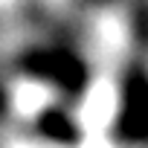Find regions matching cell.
Wrapping results in <instances>:
<instances>
[{
	"label": "cell",
	"mask_w": 148,
	"mask_h": 148,
	"mask_svg": "<svg viewBox=\"0 0 148 148\" xmlns=\"http://www.w3.org/2000/svg\"><path fill=\"white\" fill-rule=\"evenodd\" d=\"M23 70L32 76L55 84L64 93H82L87 84V67L82 58L73 52H58V49H35L23 55Z\"/></svg>",
	"instance_id": "6da1fadb"
},
{
	"label": "cell",
	"mask_w": 148,
	"mask_h": 148,
	"mask_svg": "<svg viewBox=\"0 0 148 148\" xmlns=\"http://www.w3.org/2000/svg\"><path fill=\"white\" fill-rule=\"evenodd\" d=\"M116 134L128 142L148 139V70L142 64H134L125 76Z\"/></svg>",
	"instance_id": "7a4b0ae2"
},
{
	"label": "cell",
	"mask_w": 148,
	"mask_h": 148,
	"mask_svg": "<svg viewBox=\"0 0 148 148\" xmlns=\"http://www.w3.org/2000/svg\"><path fill=\"white\" fill-rule=\"evenodd\" d=\"M38 131L47 136V139H52V142H76L79 139V125L73 122V116L67 113V110H61V108H49V110H44L41 116H38Z\"/></svg>",
	"instance_id": "3957f363"
}]
</instances>
